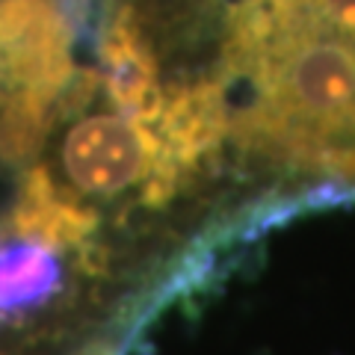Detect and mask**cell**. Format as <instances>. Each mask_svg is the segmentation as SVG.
Instances as JSON below:
<instances>
[{
	"label": "cell",
	"instance_id": "obj_1",
	"mask_svg": "<svg viewBox=\"0 0 355 355\" xmlns=\"http://www.w3.org/2000/svg\"><path fill=\"white\" fill-rule=\"evenodd\" d=\"M231 65L252 86V139L291 160L355 175L352 12L331 0H243Z\"/></svg>",
	"mask_w": 355,
	"mask_h": 355
},
{
	"label": "cell",
	"instance_id": "obj_2",
	"mask_svg": "<svg viewBox=\"0 0 355 355\" xmlns=\"http://www.w3.org/2000/svg\"><path fill=\"white\" fill-rule=\"evenodd\" d=\"M69 77V27L60 6L0 0V157L33 154Z\"/></svg>",
	"mask_w": 355,
	"mask_h": 355
},
{
	"label": "cell",
	"instance_id": "obj_3",
	"mask_svg": "<svg viewBox=\"0 0 355 355\" xmlns=\"http://www.w3.org/2000/svg\"><path fill=\"white\" fill-rule=\"evenodd\" d=\"M62 166L77 190L98 196L146 184V196L157 202L178 181L157 125L125 113H98L77 121L62 142Z\"/></svg>",
	"mask_w": 355,
	"mask_h": 355
},
{
	"label": "cell",
	"instance_id": "obj_4",
	"mask_svg": "<svg viewBox=\"0 0 355 355\" xmlns=\"http://www.w3.org/2000/svg\"><path fill=\"white\" fill-rule=\"evenodd\" d=\"M101 80L119 113L157 125L166 92L157 83V62H154L148 44L142 42V33L130 21V12H119L104 33Z\"/></svg>",
	"mask_w": 355,
	"mask_h": 355
},
{
	"label": "cell",
	"instance_id": "obj_5",
	"mask_svg": "<svg viewBox=\"0 0 355 355\" xmlns=\"http://www.w3.org/2000/svg\"><path fill=\"white\" fill-rule=\"evenodd\" d=\"M92 225L95 216L74 205L71 198H65L44 169H33L24 178L21 198L12 214V228L18 237L44 243L53 252H60L83 243L92 234Z\"/></svg>",
	"mask_w": 355,
	"mask_h": 355
},
{
	"label": "cell",
	"instance_id": "obj_6",
	"mask_svg": "<svg viewBox=\"0 0 355 355\" xmlns=\"http://www.w3.org/2000/svg\"><path fill=\"white\" fill-rule=\"evenodd\" d=\"M62 270L57 252L36 240L0 243V317L42 308L60 291Z\"/></svg>",
	"mask_w": 355,
	"mask_h": 355
}]
</instances>
